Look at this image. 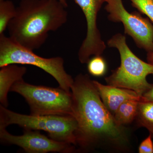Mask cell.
<instances>
[{
	"label": "cell",
	"instance_id": "1",
	"mask_svg": "<svg viewBox=\"0 0 153 153\" xmlns=\"http://www.w3.org/2000/svg\"><path fill=\"white\" fill-rule=\"evenodd\" d=\"M72 115L76 121V152L128 153L133 151L131 130L120 126L102 101L93 80L79 74L71 86Z\"/></svg>",
	"mask_w": 153,
	"mask_h": 153
},
{
	"label": "cell",
	"instance_id": "2",
	"mask_svg": "<svg viewBox=\"0 0 153 153\" xmlns=\"http://www.w3.org/2000/svg\"><path fill=\"white\" fill-rule=\"evenodd\" d=\"M66 7L59 0H22L8 26L9 37L27 49H39L49 32L57 31L67 22Z\"/></svg>",
	"mask_w": 153,
	"mask_h": 153
},
{
	"label": "cell",
	"instance_id": "3",
	"mask_svg": "<svg viewBox=\"0 0 153 153\" xmlns=\"http://www.w3.org/2000/svg\"><path fill=\"white\" fill-rule=\"evenodd\" d=\"M107 45L117 49L120 57V66L105 78L108 85L134 91L143 97L153 85L146 78L153 74V64L137 57L127 44L126 36L120 33L114 35L108 41Z\"/></svg>",
	"mask_w": 153,
	"mask_h": 153
},
{
	"label": "cell",
	"instance_id": "4",
	"mask_svg": "<svg viewBox=\"0 0 153 153\" xmlns=\"http://www.w3.org/2000/svg\"><path fill=\"white\" fill-rule=\"evenodd\" d=\"M17 125L25 130L47 132L49 137L75 146L77 124L73 115H35L21 114L0 105V128Z\"/></svg>",
	"mask_w": 153,
	"mask_h": 153
},
{
	"label": "cell",
	"instance_id": "5",
	"mask_svg": "<svg viewBox=\"0 0 153 153\" xmlns=\"http://www.w3.org/2000/svg\"><path fill=\"white\" fill-rule=\"evenodd\" d=\"M64 63L61 57H41L33 50L17 44L4 34L0 35V67L10 64L37 66L54 77L59 87L71 92L74 79L65 71Z\"/></svg>",
	"mask_w": 153,
	"mask_h": 153
},
{
	"label": "cell",
	"instance_id": "6",
	"mask_svg": "<svg viewBox=\"0 0 153 153\" xmlns=\"http://www.w3.org/2000/svg\"><path fill=\"white\" fill-rule=\"evenodd\" d=\"M10 91L19 94L25 98L30 106L31 114L72 115L71 92L60 87L32 85L22 79L16 82Z\"/></svg>",
	"mask_w": 153,
	"mask_h": 153
},
{
	"label": "cell",
	"instance_id": "7",
	"mask_svg": "<svg viewBox=\"0 0 153 153\" xmlns=\"http://www.w3.org/2000/svg\"><path fill=\"white\" fill-rule=\"evenodd\" d=\"M105 10L109 21L122 23L124 33L131 37L137 47L147 52H153V23L139 12L129 13L122 0H107Z\"/></svg>",
	"mask_w": 153,
	"mask_h": 153
},
{
	"label": "cell",
	"instance_id": "8",
	"mask_svg": "<svg viewBox=\"0 0 153 153\" xmlns=\"http://www.w3.org/2000/svg\"><path fill=\"white\" fill-rule=\"evenodd\" d=\"M0 140L4 144L19 146L28 153L76 152L74 145L57 141L42 134L39 131L25 130L22 135L15 136L10 134L6 128H0Z\"/></svg>",
	"mask_w": 153,
	"mask_h": 153
},
{
	"label": "cell",
	"instance_id": "9",
	"mask_svg": "<svg viewBox=\"0 0 153 153\" xmlns=\"http://www.w3.org/2000/svg\"><path fill=\"white\" fill-rule=\"evenodd\" d=\"M94 83L102 101L114 116L120 106L124 102L130 100L140 101L143 99L134 91L102 84L93 80Z\"/></svg>",
	"mask_w": 153,
	"mask_h": 153
},
{
	"label": "cell",
	"instance_id": "10",
	"mask_svg": "<svg viewBox=\"0 0 153 153\" xmlns=\"http://www.w3.org/2000/svg\"><path fill=\"white\" fill-rule=\"evenodd\" d=\"M27 71L25 66L10 64L1 67L0 70V102L3 106L7 107V94L12 86L18 81L23 79Z\"/></svg>",
	"mask_w": 153,
	"mask_h": 153
},
{
	"label": "cell",
	"instance_id": "11",
	"mask_svg": "<svg viewBox=\"0 0 153 153\" xmlns=\"http://www.w3.org/2000/svg\"><path fill=\"white\" fill-rule=\"evenodd\" d=\"M139 101L130 100L121 105L114 115L115 120L119 125L127 126L135 120Z\"/></svg>",
	"mask_w": 153,
	"mask_h": 153
},
{
	"label": "cell",
	"instance_id": "12",
	"mask_svg": "<svg viewBox=\"0 0 153 153\" xmlns=\"http://www.w3.org/2000/svg\"><path fill=\"white\" fill-rule=\"evenodd\" d=\"M135 120L138 127L146 128L153 138V102L143 98L139 102Z\"/></svg>",
	"mask_w": 153,
	"mask_h": 153
},
{
	"label": "cell",
	"instance_id": "13",
	"mask_svg": "<svg viewBox=\"0 0 153 153\" xmlns=\"http://www.w3.org/2000/svg\"><path fill=\"white\" fill-rule=\"evenodd\" d=\"M16 8L13 3L9 0H0V35L7 29L11 20L15 16Z\"/></svg>",
	"mask_w": 153,
	"mask_h": 153
},
{
	"label": "cell",
	"instance_id": "14",
	"mask_svg": "<svg viewBox=\"0 0 153 153\" xmlns=\"http://www.w3.org/2000/svg\"><path fill=\"white\" fill-rule=\"evenodd\" d=\"M88 71L92 76L100 77L106 73L107 66L106 62L101 55H95L90 58L87 62Z\"/></svg>",
	"mask_w": 153,
	"mask_h": 153
},
{
	"label": "cell",
	"instance_id": "15",
	"mask_svg": "<svg viewBox=\"0 0 153 153\" xmlns=\"http://www.w3.org/2000/svg\"><path fill=\"white\" fill-rule=\"evenodd\" d=\"M131 5L145 14L153 23V0H130Z\"/></svg>",
	"mask_w": 153,
	"mask_h": 153
},
{
	"label": "cell",
	"instance_id": "16",
	"mask_svg": "<svg viewBox=\"0 0 153 153\" xmlns=\"http://www.w3.org/2000/svg\"><path fill=\"white\" fill-rule=\"evenodd\" d=\"M152 137L151 134L140 143L138 147L139 153H153Z\"/></svg>",
	"mask_w": 153,
	"mask_h": 153
},
{
	"label": "cell",
	"instance_id": "17",
	"mask_svg": "<svg viewBox=\"0 0 153 153\" xmlns=\"http://www.w3.org/2000/svg\"><path fill=\"white\" fill-rule=\"evenodd\" d=\"M142 97L145 100L153 102V85L150 89L143 95Z\"/></svg>",
	"mask_w": 153,
	"mask_h": 153
},
{
	"label": "cell",
	"instance_id": "18",
	"mask_svg": "<svg viewBox=\"0 0 153 153\" xmlns=\"http://www.w3.org/2000/svg\"><path fill=\"white\" fill-rule=\"evenodd\" d=\"M147 60L148 63L153 64V52H148L147 55Z\"/></svg>",
	"mask_w": 153,
	"mask_h": 153
},
{
	"label": "cell",
	"instance_id": "19",
	"mask_svg": "<svg viewBox=\"0 0 153 153\" xmlns=\"http://www.w3.org/2000/svg\"><path fill=\"white\" fill-rule=\"evenodd\" d=\"M61 3H63V4L66 7H67L68 4H67V2L66 0H59Z\"/></svg>",
	"mask_w": 153,
	"mask_h": 153
}]
</instances>
